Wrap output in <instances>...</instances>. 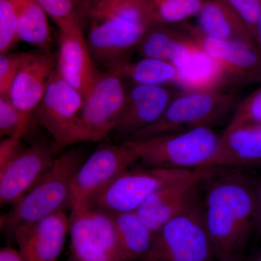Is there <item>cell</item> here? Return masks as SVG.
Here are the masks:
<instances>
[{
    "label": "cell",
    "mask_w": 261,
    "mask_h": 261,
    "mask_svg": "<svg viewBox=\"0 0 261 261\" xmlns=\"http://www.w3.org/2000/svg\"><path fill=\"white\" fill-rule=\"evenodd\" d=\"M216 258L198 197L154 233L149 251L140 261H214Z\"/></svg>",
    "instance_id": "5"
},
{
    "label": "cell",
    "mask_w": 261,
    "mask_h": 261,
    "mask_svg": "<svg viewBox=\"0 0 261 261\" xmlns=\"http://www.w3.org/2000/svg\"><path fill=\"white\" fill-rule=\"evenodd\" d=\"M15 12L17 35L23 41L50 51L51 39L48 16L37 0H11Z\"/></svg>",
    "instance_id": "23"
},
{
    "label": "cell",
    "mask_w": 261,
    "mask_h": 261,
    "mask_svg": "<svg viewBox=\"0 0 261 261\" xmlns=\"http://www.w3.org/2000/svg\"><path fill=\"white\" fill-rule=\"evenodd\" d=\"M257 126H261V87L239 103L226 127Z\"/></svg>",
    "instance_id": "28"
},
{
    "label": "cell",
    "mask_w": 261,
    "mask_h": 261,
    "mask_svg": "<svg viewBox=\"0 0 261 261\" xmlns=\"http://www.w3.org/2000/svg\"><path fill=\"white\" fill-rule=\"evenodd\" d=\"M65 211L39 220L13 233L18 250L29 261H58L69 234Z\"/></svg>",
    "instance_id": "17"
},
{
    "label": "cell",
    "mask_w": 261,
    "mask_h": 261,
    "mask_svg": "<svg viewBox=\"0 0 261 261\" xmlns=\"http://www.w3.org/2000/svg\"><path fill=\"white\" fill-rule=\"evenodd\" d=\"M206 0H150L154 25L181 23L197 15Z\"/></svg>",
    "instance_id": "26"
},
{
    "label": "cell",
    "mask_w": 261,
    "mask_h": 261,
    "mask_svg": "<svg viewBox=\"0 0 261 261\" xmlns=\"http://www.w3.org/2000/svg\"><path fill=\"white\" fill-rule=\"evenodd\" d=\"M243 251L244 250H240V251L226 254L222 256L216 257L214 261H245Z\"/></svg>",
    "instance_id": "37"
},
{
    "label": "cell",
    "mask_w": 261,
    "mask_h": 261,
    "mask_svg": "<svg viewBox=\"0 0 261 261\" xmlns=\"http://www.w3.org/2000/svg\"><path fill=\"white\" fill-rule=\"evenodd\" d=\"M87 18V44L94 62L106 68L126 59L154 25L149 0H97Z\"/></svg>",
    "instance_id": "2"
},
{
    "label": "cell",
    "mask_w": 261,
    "mask_h": 261,
    "mask_svg": "<svg viewBox=\"0 0 261 261\" xmlns=\"http://www.w3.org/2000/svg\"><path fill=\"white\" fill-rule=\"evenodd\" d=\"M32 54V51L10 53L8 51L0 53V97L8 99L10 86L17 72Z\"/></svg>",
    "instance_id": "30"
},
{
    "label": "cell",
    "mask_w": 261,
    "mask_h": 261,
    "mask_svg": "<svg viewBox=\"0 0 261 261\" xmlns=\"http://www.w3.org/2000/svg\"><path fill=\"white\" fill-rule=\"evenodd\" d=\"M223 1L233 10L255 40V30L261 13V0Z\"/></svg>",
    "instance_id": "32"
},
{
    "label": "cell",
    "mask_w": 261,
    "mask_h": 261,
    "mask_svg": "<svg viewBox=\"0 0 261 261\" xmlns=\"http://www.w3.org/2000/svg\"><path fill=\"white\" fill-rule=\"evenodd\" d=\"M190 171L146 166L130 168L101 189L88 205L110 214L136 212L161 187Z\"/></svg>",
    "instance_id": "8"
},
{
    "label": "cell",
    "mask_w": 261,
    "mask_h": 261,
    "mask_svg": "<svg viewBox=\"0 0 261 261\" xmlns=\"http://www.w3.org/2000/svg\"><path fill=\"white\" fill-rule=\"evenodd\" d=\"M210 168L194 170L165 185L150 196L136 213L154 233L198 197V188Z\"/></svg>",
    "instance_id": "14"
},
{
    "label": "cell",
    "mask_w": 261,
    "mask_h": 261,
    "mask_svg": "<svg viewBox=\"0 0 261 261\" xmlns=\"http://www.w3.org/2000/svg\"><path fill=\"white\" fill-rule=\"evenodd\" d=\"M175 94L163 86L126 85L124 106L113 135L126 140L153 124L163 116Z\"/></svg>",
    "instance_id": "15"
},
{
    "label": "cell",
    "mask_w": 261,
    "mask_h": 261,
    "mask_svg": "<svg viewBox=\"0 0 261 261\" xmlns=\"http://www.w3.org/2000/svg\"><path fill=\"white\" fill-rule=\"evenodd\" d=\"M82 17H87V13L97 0H73Z\"/></svg>",
    "instance_id": "36"
},
{
    "label": "cell",
    "mask_w": 261,
    "mask_h": 261,
    "mask_svg": "<svg viewBox=\"0 0 261 261\" xmlns=\"http://www.w3.org/2000/svg\"><path fill=\"white\" fill-rule=\"evenodd\" d=\"M84 147H73L55 158L49 167L6 214L12 233L51 214L69 208L73 178L87 157Z\"/></svg>",
    "instance_id": "3"
},
{
    "label": "cell",
    "mask_w": 261,
    "mask_h": 261,
    "mask_svg": "<svg viewBox=\"0 0 261 261\" xmlns=\"http://www.w3.org/2000/svg\"><path fill=\"white\" fill-rule=\"evenodd\" d=\"M84 98L55 70L34 114L38 124L50 135L54 150L72 145Z\"/></svg>",
    "instance_id": "11"
},
{
    "label": "cell",
    "mask_w": 261,
    "mask_h": 261,
    "mask_svg": "<svg viewBox=\"0 0 261 261\" xmlns=\"http://www.w3.org/2000/svg\"><path fill=\"white\" fill-rule=\"evenodd\" d=\"M261 166V126L228 128L220 135L219 147L206 168Z\"/></svg>",
    "instance_id": "19"
},
{
    "label": "cell",
    "mask_w": 261,
    "mask_h": 261,
    "mask_svg": "<svg viewBox=\"0 0 261 261\" xmlns=\"http://www.w3.org/2000/svg\"><path fill=\"white\" fill-rule=\"evenodd\" d=\"M233 94L219 90L185 91L176 94L159 121L128 140L181 132L196 127H212L233 112Z\"/></svg>",
    "instance_id": "6"
},
{
    "label": "cell",
    "mask_w": 261,
    "mask_h": 261,
    "mask_svg": "<svg viewBox=\"0 0 261 261\" xmlns=\"http://www.w3.org/2000/svg\"><path fill=\"white\" fill-rule=\"evenodd\" d=\"M0 261H29L20 250L11 247H0Z\"/></svg>",
    "instance_id": "34"
},
{
    "label": "cell",
    "mask_w": 261,
    "mask_h": 261,
    "mask_svg": "<svg viewBox=\"0 0 261 261\" xmlns=\"http://www.w3.org/2000/svg\"><path fill=\"white\" fill-rule=\"evenodd\" d=\"M180 27L219 65L228 83H261V53L256 46L207 37L196 25L184 23Z\"/></svg>",
    "instance_id": "12"
},
{
    "label": "cell",
    "mask_w": 261,
    "mask_h": 261,
    "mask_svg": "<svg viewBox=\"0 0 261 261\" xmlns=\"http://www.w3.org/2000/svg\"><path fill=\"white\" fill-rule=\"evenodd\" d=\"M111 215L123 260L140 261L150 248L153 231L136 212Z\"/></svg>",
    "instance_id": "24"
},
{
    "label": "cell",
    "mask_w": 261,
    "mask_h": 261,
    "mask_svg": "<svg viewBox=\"0 0 261 261\" xmlns=\"http://www.w3.org/2000/svg\"><path fill=\"white\" fill-rule=\"evenodd\" d=\"M136 163L137 156L125 141L99 145L87 155L75 173L70 190V210L88 205L101 189Z\"/></svg>",
    "instance_id": "10"
},
{
    "label": "cell",
    "mask_w": 261,
    "mask_h": 261,
    "mask_svg": "<svg viewBox=\"0 0 261 261\" xmlns=\"http://www.w3.org/2000/svg\"><path fill=\"white\" fill-rule=\"evenodd\" d=\"M5 223H6V215H0V237L3 230L5 229Z\"/></svg>",
    "instance_id": "40"
},
{
    "label": "cell",
    "mask_w": 261,
    "mask_h": 261,
    "mask_svg": "<svg viewBox=\"0 0 261 261\" xmlns=\"http://www.w3.org/2000/svg\"><path fill=\"white\" fill-rule=\"evenodd\" d=\"M126 84L115 67L100 72L84 104L72 138V145L99 142L113 135L121 116Z\"/></svg>",
    "instance_id": "7"
},
{
    "label": "cell",
    "mask_w": 261,
    "mask_h": 261,
    "mask_svg": "<svg viewBox=\"0 0 261 261\" xmlns=\"http://www.w3.org/2000/svg\"><path fill=\"white\" fill-rule=\"evenodd\" d=\"M73 261H124L112 215L87 205L70 209Z\"/></svg>",
    "instance_id": "9"
},
{
    "label": "cell",
    "mask_w": 261,
    "mask_h": 261,
    "mask_svg": "<svg viewBox=\"0 0 261 261\" xmlns=\"http://www.w3.org/2000/svg\"><path fill=\"white\" fill-rule=\"evenodd\" d=\"M22 136L7 137L0 141V176L10 156L20 147Z\"/></svg>",
    "instance_id": "33"
},
{
    "label": "cell",
    "mask_w": 261,
    "mask_h": 261,
    "mask_svg": "<svg viewBox=\"0 0 261 261\" xmlns=\"http://www.w3.org/2000/svg\"><path fill=\"white\" fill-rule=\"evenodd\" d=\"M60 32L83 30L82 14L73 0H37Z\"/></svg>",
    "instance_id": "27"
},
{
    "label": "cell",
    "mask_w": 261,
    "mask_h": 261,
    "mask_svg": "<svg viewBox=\"0 0 261 261\" xmlns=\"http://www.w3.org/2000/svg\"><path fill=\"white\" fill-rule=\"evenodd\" d=\"M197 45L191 36L181 28L166 25L149 27L136 49L142 58H154L176 64Z\"/></svg>",
    "instance_id": "21"
},
{
    "label": "cell",
    "mask_w": 261,
    "mask_h": 261,
    "mask_svg": "<svg viewBox=\"0 0 261 261\" xmlns=\"http://www.w3.org/2000/svg\"><path fill=\"white\" fill-rule=\"evenodd\" d=\"M111 66L115 67L125 81L132 84L163 86L177 82L176 65L163 60L142 58L139 61L129 62L125 59Z\"/></svg>",
    "instance_id": "25"
},
{
    "label": "cell",
    "mask_w": 261,
    "mask_h": 261,
    "mask_svg": "<svg viewBox=\"0 0 261 261\" xmlns=\"http://www.w3.org/2000/svg\"><path fill=\"white\" fill-rule=\"evenodd\" d=\"M201 200L216 257L244 250L257 223L255 181L239 168H210Z\"/></svg>",
    "instance_id": "1"
},
{
    "label": "cell",
    "mask_w": 261,
    "mask_h": 261,
    "mask_svg": "<svg viewBox=\"0 0 261 261\" xmlns=\"http://www.w3.org/2000/svg\"><path fill=\"white\" fill-rule=\"evenodd\" d=\"M29 125L7 98L0 97V137H23Z\"/></svg>",
    "instance_id": "29"
},
{
    "label": "cell",
    "mask_w": 261,
    "mask_h": 261,
    "mask_svg": "<svg viewBox=\"0 0 261 261\" xmlns=\"http://www.w3.org/2000/svg\"><path fill=\"white\" fill-rule=\"evenodd\" d=\"M56 65V56L50 51L33 53L12 82L8 99L29 123L44 97Z\"/></svg>",
    "instance_id": "16"
},
{
    "label": "cell",
    "mask_w": 261,
    "mask_h": 261,
    "mask_svg": "<svg viewBox=\"0 0 261 261\" xmlns=\"http://www.w3.org/2000/svg\"><path fill=\"white\" fill-rule=\"evenodd\" d=\"M255 198L257 206V223L255 233L258 240L261 239V179L255 181Z\"/></svg>",
    "instance_id": "35"
},
{
    "label": "cell",
    "mask_w": 261,
    "mask_h": 261,
    "mask_svg": "<svg viewBox=\"0 0 261 261\" xmlns=\"http://www.w3.org/2000/svg\"><path fill=\"white\" fill-rule=\"evenodd\" d=\"M255 42L257 49L261 53V13L257 22L256 30H255Z\"/></svg>",
    "instance_id": "38"
},
{
    "label": "cell",
    "mask_w": 261,
    "mask_h": 261,
    "mask_svg": "<svg viewBox=\"0 0 261 261\" xmlns=\"http://www.w3.org/2000/svg\"><path fill=\"white\" fill-rule=\"evenodd\" d=\"M197 15L196 27L207 37L256 46L246 27L223 0H206Z\"/></svg>",
    "instance_id": "22"
},
{
    "label": "cell",
    "mask_w": 261,
    "mask_h": 261,
    "mask_svg": "<svg viewBox=\"0 0 261 261\" xmlns=\"http://www.w3.org/2000/svg\"><path fill=\"white\" fill-rule=\"evenodd\" d=\"M123 141L142 166L193 171L207 167L219 147L220 135L212 127L200 126Z\"/></svg>",
    "instance_id": "4"
},
{
    "label": "cell",
    "mask_w": 261,
    "mask_h": 261,
    "mask_svg": "<svg viewBox=\"0 0 261 261\" xmlns=\"http://www.w3.org/2000/svg\"><path fill=\"white\" fill-rule=\"evenodd\" d=\"M54 148L39 140L10 156L0 176V208L14 205L53 163Z\"/></svg>",
    "instance_id": "13"
},
{
    "label": "cell",
    "mask_w": 261,
    "mask_h": 261,
    "mask_svg": "<svg viewBox=\"0 0 261 261\" xmlns=\"http://www.w3.org/2000/svg\"><path fill=\"white\" fill-rule=\"evenodd\" d=\"M245 261H261V247L255 250Z\"/></svg>",
    "instance_id": "39"
},
{
    "label": "cell",
    "mask_w": 261,
    "mask_h": 261,
    "mask_svg": "<svg viewBox=\"0 0 261 261\" xmlns=\"http://www.w3.org/2000/svg\"><path fill=\"white\" fill-rule=\"evenodd\" d=\"M18 41L13 3L11 0H0V53L9 51Z\"/></svg>",
    "instance_id": "31"
},
{
    "label": "cell",
    "mask_w": 261,
    "mask_h": 261,
    "mask_svg": "<svg viewBox=\"0 0 261 261\" xmlns=\"http://www.w3.org/2000/svg\"><path fill=\"white\" fill-rule=\"evenodd\" d=\"M56 61L58 74L84 98L87 97L100 72L96 68L83 30L60 32Z\"/></svg>",
    "instance_id": "18"
},
{
    "label": "cell",
    "mask_w": 261,
    "mask_h": 261,
    "mask_svg": "<svg viewBox=\"0 0 261 261\" xmlns=\"http://www.w3.org/2000/svg\"><path fill=\"white\" fill-rule=\"evenodd\" d=\"M175 65L178 70L176 83L185 91L219 90L228 83L224 70L197 44Z\"/></svg>",
    "instance_id": "20"
}]
</instances>
